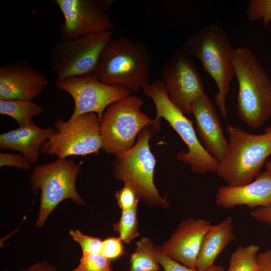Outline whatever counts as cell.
<instances>
[{
	"label": "cell",
	"instance_id": "cell-3",
	"mask_svg": "<svg viewBox=\"0 0 271 271\" xmlns=\"http://www.w3.org/2000/svg\"><path fill=\"white\" fill-rule=\"evenodd\" d=\"M232 63L238 84V115L248 126L257 128L271 117V78L247 47L234 49Z\"/></svg>",
	"mask_w": 271,
	"mask_h": 271
},
{
	"label": "cell",
	"instance_id": "cell-23",
	"mask_svg": "<svg viewBox=\"0 0 271 271\" xmlns=\"http://www.w3.org/2000/svg\"><path fill=\"white\" fill-rule=\"evenodd\" d=\"M138 206L121 210L119 220L113 224V229L119 234V237L126 243L140 235L137 216Z\"/></svg>",
	"mask_w": 271,
	"mask_h": 271
},
{
	"label": "cell",
	"instance_id": "cell-28",
	"mask_svg": "<svg viewBox=\"0 0 271 271\" xmlns=\"http://www.w3.org/2000/svg\"><path fill=\"white\" fill-rule=\"evenodd\" d=\"M115 197L121 210L138 206L140 199L136 191L126 184L116 192Z\"/></svg>",
	"mask_w": 271,
	"mask_h": 271
},
{
	"label": "cell",
	"instance_id": "cell-22",
	"mask_svg": "<svg viewBox=\"0 0 271 271\" xmlns=\"http://www.w3.org/2000/svg\"><path fill=\"white\" fill-rule=\"evenodd\" d=\"M259 249L255 244L238 247L231 255L227 271H254Z\"/></svg>",
	"mask_w": 271,
	"mask_h": 271
},
{
	"label": "cell",
	"instance_id": "cell-8",
	"mask_svg": "<svg viewBox=\"0 0 271 271\" xmlns=\"http://www.w3.org/2000/svg\"><path fill=\"white\" fill-rule=\"evenodd\" d=\"M143 104L141 98L130 95L106 108L100 121L102 150L117 156L132 148L146 127L156 130L154 119L142 111Z\"/></svg>",
	"mask_w": 271,
	"mask_h": 271
},
{
	"label": "cell",
	"instance_id": "cell-18",
	"mask_svg": "<svg viewBox=\"0 0 271 271\" xmlns=\"http://www.w3.org/2000/svg\"><path fill=\"white\" fill-rule=\"evenodd\" d=\"M52 127L42 128L33 123L0 135V149L21 152L32 164L37 162L42 145L55 132Z\"/></svg>",
	"mask_w": 271,
	"mask_h": 271
},
{
	"label": "cell",
	"instance_id": "cell-35",
	"mask_svg": "<svg viewBox=\"0 0 271 271\" xmlns=\"http://www.w3.org/2000/svg\"><path fill=\"white\" fill-rule=\"evenodd\" d=\"M265 132L271 134V126L266 128L265 129Z\"/></svg>",
	"mask_w": 271,
	"mask_h": 271
},
{
	"label": "cell",
	"instance_id": "cell-17",
	"mask_svg": "<svg viewBox=\"0 0 271 271\" xmlns=\"http://www.w3.org/2000/svg\"><path fill=\"white\" fill-rule=\"evenodd\" d=\"M216 205L229 209L245 205L253 209L271 205V172H261L252 182L238 186H221L216 191Z\"/></svg>",
	"mask_w": 271,
	"mask_h": 271
},
{
	"label": "cell",
	"instance_id": "cell-7",
	"mask_svg": "<svg viewBox=\"0 0 271 271\" xmlns=\"http://www.w3.org/2000/svg\"><path fill=\"white\" fill-rule=\"evenodd\" d=\"M80 172L79 164L66 158H58L53 162L34 167L30 179L31 186L34 191L41 190L36 227H43L54 209L65 199H71L79 205H85L76 187V179Z\"/></svg>",
	"mask_w": 271,
	"mask_h": 271
},
{
	"label": "cell",
	"instance_id": "cell-26",
	"mask_svg": "<svg viewBox=\"0 0 271 271\" xmlns=\"http://www.w3.org/2000/svg\"><path fill=\"white\" fill-rule=\"evenodd\" d=\"M69 234L80 246L82 254L100 253L102 240L99 238L84 234L78 229H71Z\"/></svg>",
	"mask_w": 271,
	"mask_h": 271
},
{
	"label": "cell",
	"instance_id": "cell-30",
	"mask_svg": "<svg viewBox=\"0 0 271 271\" xmlns=\"http://www.w3.org/2000/svg\"><path fill=\"white\" fill-rule=\"evenodd\" d=\"M32 163L23 155L13 154L1 152L0 153V167L12 166L25 171L28 170Z\"/></svg>",
	"mask_w": 271,
	"mask_h": 271
},
{
	"label": "cell",
	"instance_id": "cell-36",
	"mask_svg": "<svg viewBox=\"0 0 271 271\" xmlns=\"http://www.w3.org/2000/svg\"><path fill=\"white\" fill-rule=\"evenodd\" d=\"M70 271H79L78 270L77 268H76V267L73 269H72L71 270H70Z\"/></svg>",
	"mask_w": 271,
	"mask_h": 271
},
{
	"label": "cell",
	"instance_id": "cell-10",
	"mask_svg": "<svg viewBox=\"0 0 271 271\" xmlns=\"http://www.w3.org/2000/svg\"><path fill=\"white\" fill-rule=\"evenodd\" d=\"M52 137L42 145L41 153L58 158L98 155L102 149L100 120L95 113L83 114L64 121L58 119Z\"/></svg>",
	"mask_w": 271,
	"mask_h": 271
},
{
	"label": "cell",
	"instance_id": "cell-24",
	"mask_svg": "<svg viewBox=\"0 0 271 271\" xmlns=\"http://www.w3.org/2000/svg\"><path fill=\"white\" fill-rule=\"evenodd\" d=\"M248 20L256 22L262 20L264 27L271 22V0H250L246 10Z\"/></svg>",
	"mask_w": 271,
	"mask_h": 271
},
{
	"label": "cell",
	"instance_id": "cell-37",
	"mask_svg": "<svg viewBox=\"0 0 271 271\" xmlns=\"http://www.w3.org/2000/svg\"><path fill=\"white\" fill-rule=\"evenodd\" d=\"M161 271V270H160Z\"/></svg>",
	"mask_w": 271,
	"mask_h": 271
},
{
	"label": "cell",
	"instance_id": "cell-31",
	"mask_svg": "<svg viewBox=\"0 0 271 271\" xmlns=\"http://www.w3.org/2000/svg\"><path fill=\"white\" fill-rule=\"evenodd\" d=\"M250 214L256 221L271 226V205L252 209Z\"/></svg>",
	"mask_w": 271,
	"mask_h": 271
},
{
	"label": "cell",
	"instance_id": "cell-33",
	"mask_svg": "<svg viewBox=\"0 0 271 271\" xmlns=\"http://www.w3.org/2000/svg\"><path fill=\"white\" fill-rule=\"evenodd\" d=\"M20 271H58V270L53 264L44 261L34 263Z\"/></svg>",
	"mask_w": 271,
	"mask_h": 271
},
{
	"label": "cell",
	"instance_id": "cell-11",
	"mask_svg": "<svg viewBox=\"0 0 271 271\" xmlns=\"http://www.w3.org/2000/svg\"><path fill=\"white\" fill-rule=\"evenodd\" d=\"M161 76L171 101L185 114H190L194 101L205 93L192 57L182 48L177 50L164 65Z\"/></svg>",
	"mask_w": 271,
	"mask_h": 271
},
{
	"label": "cell",
	"instance_id": "cell-12",
	"mask_svg": "<svg viewBox=\"0 0 271 271\" xmlns=\"http://www.w3.org/2000/svg\"><path fill=\"white\" fill-rule=\"evenodd\" d=\"M55 85L73 98L74 108L69 120L83 114L95 113L101 121L109 105L131 95L126 89L102 82L93 74L57 80Z\"/></svg>",
	"mask_w": 271,
	"mask_h": 271
},
{
	"label": "cell",
	"instance_id": "cell-15",
	"mask_svg": "<svg viewBox=\"0 0 271 271\" xmlns=\"http://www.w3.org/2000/svg\"><path fill=\"white\" fill-rule=\"evenodd\" d=\"M212 224L203 219L182 221L160 250L171 259L192 268L196 261L203 237Z\"/></svg>",
	"mask_w": 271,
	"mask_h": 271
},
{
	"label": "cell",
	"instance_id": "cell-4",
	"mask_svg": "<svg viewBox=\"0 0 271 271\" xmlns=\"http://www.w3.org/2000/svg\"><path fill=\"white\" fill-rule=\"evenodd\" d=\"M226 130L227 149L216 173L229 186L249 183L261 173L266 159L271 155V134H252L230 124L227 125Z\"/></svg>",
	"mask_w": 271,
	"mask_h": 271
},
{
	"label": "cell",
	"instance_id": "cell-5",
	"mask_svg": "<svg viewBox=\"0 0 271 271\" xmlns=\"http://www.w3.org/2000/svg\"><path fill=\"white\" fill-rule=\"evenodd\" d=\"M144 93L153 101L156 116L154 119L158 131L163 118L178 134L187 146V152H181L177 158L188 165L195 173L216 172L219 161L205 150L199 141L193 122L177 108L170 99L161 79L150 83L143 88Z\"/></svg>",
	"mask_w": 271,
	"mask_h": 271
},
{
	"label": "cell",
	"instance_id": "cell-2",
	"mask_svg": "<svg viewBox=\"0 0 271 271\" xmlns=\"http://www.w3.org/2000/svg\"><path fill=\"white\" fill-rule=\"evenodd\" d=\"M181 48L197 58L214 80L218 89L215 102L221 115L227 119L226 99L234 77L232 63L234 49L227 33L218 23H212L190 36Z\"/></svg>",
	"mask_w": 271,
	"mask_h": 271
},
{
	"label": "cell",
	"instance_id": "cell-34",
	"mask_svg": "<svg viewBox=\"0 0 271 271\" xmlns=\"http://www.w3.org/2000/svg\"><path fill=\"white\" fill-rule=\"evenodd\" d=\"M266 170L271 172V160L265 164Z\"/></svg>",
	"mask_w": 271,
	"mask_h": 271
},
{
	"label": "cell",
	"instance_id": "cell-25",
	"mask_svg": "<svg viewBox=\"0 0 271 271\" xmlns=\"http://www.w3.org/2000/svg\"><path fill=\"white\" fill-rule=\"evenodd\" d=\"M110 261L100 253H82L76 268L79 271H112Z\"/></svg>",
	"mask_w": 271,
	"mask_h": 271
},
{
	"label": "cell",
	"instance_id": "cell-6",
	"mask_svg": "<svg viewBox=\"0 0 271 271\" xmlns=\"http://www.w3.org/2000/svg\"><path fill=\"white\" fill-rule=\"evenodd\" d=\"M153 129L151 126L144 128L132 148L115 156L113 175L131 187L148 204L167 207L169 202L160 195L154 182L156 159L150 146Z\"/></svg>",
	"mask_w": 271,
	"mask_h": 271
},
{
	"label": "cell",
	"instance_id": "cell-32",
	"mask_svg": "<svg viewBox=\"0 0 271 271\" xmlns=\"http://www.w3.org/2000/svg\"><path fill=\"white\" fill-rule=\"evenodd\" d=\"M256 262L257 267L254 271H271V249L259 252Z\"/></svg>",
	"mask_w": 271,
	"mask_h": 271
},
{
	"label": "cell",
	"instance_id": "cell-14",
	"mask_svg": "<svg viewBox=\"0 0 271 271\" xmlns=\"http://www.w3.org/2000/svg\"><path fill=\"white\" fill-rule=\"evenodd\" d=\"M49 83L48 79L26 60L20 59L0 66V99L32 100Z\"/></svg>",
	"mask_w": 271,
	"mask_h": 271
},
{
	"label": "cell",
	"instance_id": "cell-29",
	"mask_svg": "<svg viewBox=\"0 0 271 271\" xmlns=\"http://www.w3.org/2000/svg\"><path fill=\"white\" fill-rule=\"evenodd\" d=\"M122 241L119 237H109L102 241L100 253L107 258L114 259L125 253Z\"/></svg>",
	"mask_w": 271,
	"mask_h": 271
},
{
	"label": "cell",
	"instance_id": "cell-21",
	"mask_svg": "<svg viewBox=\"0 0 271 271\" xmlns=\"http://www.w3.org/2000/svg\"><path fill=\"white\" fill-rule=\"evenodd\" d=\"M156 247L149 237H142L130 257L128 271H160Z\"/></svg>",
	"mask_w": 271,
	"mask_h": 271
},
{
	"label": "cell",
	"instance_id": "cell-1",
	"mask_svg": "<svg viewBox=\"0 0 271 271\" xmlns=\"http://www.w3.org/2000/svg\"><path fill=\"white\" fill-rule=\"evenodd\" d=\"M152 57L142 43L127 38L110 41L93 73L102 82L138 92L149 84Z\"/></svg>",
	"mask_w": 271,
	"mask_h": 271
},
{
	"label": "cell",
	"instance_id": "cell-27",
	"mask_svg": "<svg viewBox=\"0 0 271 271\" xmlns=\"http://www.w3.org/2000/svg\"><path fill=\"white\" fill-rule=\"evenodd\" d=\"M156 249L158 260L164 271H224V267L222 265L216 264L204 270L190 268L169 257L158 247H156Z\"/></svg>",
	"mask_w": 271,
	"mask_h": 271
},
{
	"label": "cell",
	"instance_id": "cell-13",
	"mask_svg": "<svg viewBox=\"0 0 271 271\" xmlns=\"http://www.w3.org/2000/svg\"><path fill=\"white\" fill-rule=\"evenodd\" d=\"M64 16L59 31L61 40L112 31L116 28L107 12L112 4L107 0H55Z\"/></svg>",
	"mask_w": 271,
	"mask_h": 271
},
{
	"label": "cell",
	"instance_id": "cell-16",
	"mask_svg": "<svg viewBox=\"0 0 271 271\" xmlns=\"http://www.w3.org/2000/svg\"><path fill=\"white\" fill-rule=\"evenodd\" d=\"M196 130L205 150L219 162L224 157L228 140L222 129L219 115L208 96L204 93L193 103Z\"/></svg>",
	"mask_w": 271,
	"mask_h": 271
},
{
	"label": "cell",
	"instance_id": "cell-9",
	"mask_svg": "<svg viewBox=\"0 0 271 271\" xmlns=\"http://www.w3.org/2000/svg\"><path fill=\"white\" fill-rule=\"evenodd\" d=\"M112 36V31H104L55 43L50 53V65L57 80L93 74Z\"/></svg>",
	"mask_w": 271,
	"mask_h": 271
},
{
	"label": "cell",
	"instance_id": "cell-20",
	"mask_svg": "<svg viewBox=\"0 0 271 271\" xmlns=\"http://www.w3.org/2000/svg\"><path fill=\"white\" fill-rule=\"evenodd\" d=\"M43 111V107L32 100L0 99V114L14 119L19 127L34 123L33 117L40 115Z\"/></svg>",
	"mask_w": 271,
	"mask_h": 271
},
{
	"label": "cell",
	"instance_id": "cell-19",
	"mask_svg": "<svg viewBox=\"0 0 271 271\" xmlns=\"http://www.w3.org/2000/svg\"><path fill=\"white\" fill-rule=\"evenodd\" d=\"M235 239L231 216H227L217 224H212L203 237L196 268L204 270L214 265L218 256Z\"/></svg>",
	"mask_w": 271,
	"mask_h": 271
}]
</instances>
